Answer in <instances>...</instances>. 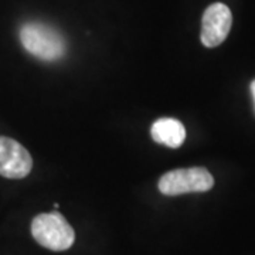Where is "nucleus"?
I'll use <instances>...</instances> for the list:
<instances>
[{
  "label": "nucleus",
  "instance_id": "obj_1",
  "mask_svg": "<svg viewBox=\"0 0 255 255\" xmlns=\"http://www.w3.org/2000/svg\"><path fill=\"white\" fill-rule=\"evenodd\" d=\"M20 41L26 51L43 61H57L67 53L63 34L40 21H28L20 28Z\"/></svg>",
  "mask_w": 255,
  "mask_h": 255
},
{
  "label": "nucleus",
  "instance_id": "obj_2",
  "mask_svg": "<svg viewBox=\"0 0 255 255\" xmlns=\"http://www.w3.org/2000/svg\"><path fill=\"white\" fill-rule=\"evenodd\" d=\"M31 234L40 246L51 251H65L75 240L73 227L58 211L38 214L31 223Z\"/></svg>",
  "mask_w": 255,
  "mask_h": 255
},
{
  "label": "nucleus",
  "instance_id": "obj_3",
  "mask_svg": "<svg viewBox=\"0 0 255 255\" xmlns=\"http://www.w3.org/2000/svg\"><path fill=\"white\" fill-rule=\"evenodd\" d=\"M213 186L214 179L204 167L176 169L164 173L159 179V190L164 196L209 191Z\"/></svg>",
  "mask_w": 255,
  "mask_h": 255
},
{
  "label": "nucleus",
  "instance_id": "obj_4",
  "mask_svg": "<svg viewBox=\"0 0 255 255\" xmlns=\"http://www.w3.org/2000/svg\"><path fill=\"white\" fill-rule=\"evenodd\" d=\"M233 14L224 3H213L206 9L201 20V43L203 46L214 48L220 46L231 30Z\"/></svg>",
  "mask_w": 255,
  "mask_h": 255
},
{
  "label": "nucleus",
  "instance_id": "obj_5",
  "mask_svg": "<svg viewBox=\"0 0 255 255\" xmlns=\"http://www.w3.org/2000/svg\"><path fill=\"white\" fill-rule=\"evenodd\" d=\"M33 167V159L17 140L0 136V176L6 179H23Z\"/></svg>",
  "mask_w": 255,
  "mask_h": 255
},
{
  "label": "nucleus",
  "instance_id": "obj_6",
  "mask_svg": "<svg viewBox=\"0 0 255 255\" xmlns=\"http://www.w3.org/2000/svg\"><path fill=\"white\" fill-rule=\"evenodd\" d=\"M150 135L157 143L179 147L186 139V129L180 121L174 118H160L150 128Z\"/></svg>",
  "mask_w": 255,
  "mask_h": 255
},
{
  "label": "nucleus",
  "instance_id": "obj_7",
  "mask_svg": "<svg viewBox=\"0 0 255 255\" xmlns=\"http://www.w3.org/2000/svg\"><path fill=\"white\" fill-rule=\"evenodd\" d=\"M251 92H253V98H254V104H255V80L251 84Z\"/></svg>",
  "mask_w": 255,
  "mask_h": 255
}]
</instances>
